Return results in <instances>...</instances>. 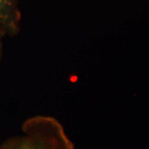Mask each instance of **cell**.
Returning <instances> with one entry per match:
<instances>
[{
	"mask_svg": "<svg viewBox=\"0 0 149 149\" xmlns=\"http://www.w3.org/2000/svg\"><path fill=\"white\" fill-rule=\"evenodd\" d=\"M0 149H75L61 123L48 115L27 118L22 133L7 139Z\"/></svg>",
	"mask_w": 149,
	"mask_h": 149,
	"instance_id": "6da1fadb",
	"label": "cell"
},
{
	"mask_svg": "<svg viewBox=\"0 0 149 149\" xmlns=\"http://www.w3.org/2000/svg\"><path fill=\"white\" fill-rule=\"evenodd\" d=\"M19 0H0V35L15 37L21 29Z\"/></svg>",
	"mask_w": 149,
	"mask_h": 149,
	"instance_id": "7a4b0ae2",
	"label": "cell"
},
{
	"mask_svg": "<svg viewBox=\"0 0 149 149\" xmlns=\"http://www.w3.org/2000/svg\"><path fill=\"white\" fill-rule=\"evenodd\" d=\"M3 42H2V36L0 35V62L3 58Z\"/></svg>",
	"mask_w": 149,
	"mask_h": 149,
	"instance_id": "3957f363",
	"label": "cell"
}]
</instances>
